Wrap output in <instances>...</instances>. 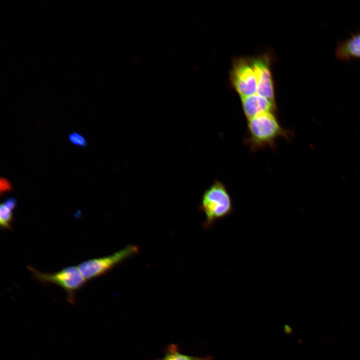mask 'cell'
Returning a JSON list of instances; mask_svg holds the SVG:
<instances>
[{
    "label": "cell",
    "instance_id": "cell-10",
    "mask_svg": "<svg viewBox=\"0 0 360 360\" xmlns=\"http://www.w3.org/2000/svg\"><path fill=\"white\" fill-rule=\"evenodd\" d=\"M14 220L12 210L3 203L0 206V226L2 229L11 230L12 223Z\"/></svg>",
    "mask_w": 360,
    "mask_h": 360
},
{
    "label": "cell",
    "instance_id": "cell-12",
    "mask_svg": "<svg viewBox=\"0 0 360 360\" xmlns=\"http://www.w3.org/2000/svg\"><path fill=\"white\" fill-rule=\"evenodd\" d=\"M14 187L11 182L5 178L1 177L0 179V194L2 196L5 192H12Z\"/></svg>",
    "mask_w": 360,
    "mask_h": 360
},
{
    "label": "cell",
    "instance_id": "cell-8",
    "mask_svg": "<svg viewBox=\"0 0 360 360\" xmlns=\"http://www.w3.org/2000/svg\"><path fill=\"white\" fill-rule=\"evenodd\" d=\"M336 57L346 60L352 58H360V32L353 34L336 46Z\"/></svg>",
    "mask_w": 360,
    "mask_h": 360
},
{
    "label": "cell",
    "instance_id": "cell-14",
    "mask_svg": "<svg viewBox=\"0 0 360 360\" xmlns=\"http://www.w3.org/2000/svg\"></svg>",
    "mask_w": 360,
    "mask_h": 360
},
{
    "label": "cell",
    "instance_id": "cell-5",
    "mask_svg": "<svg viewBox=\"0 0 360 360\" xmlns=\"http://www.w3.org/2000/svg\"><path fill=\"white\" fill-rule=\"evenodd\" d=\"M232 81L241 98L257 93V77L251 61L240 60L234 65Z\"/></svg>",
    "mask_w": 360,
    "mask_h": 360
},
{
    "label": "cell",
    "instance_id": "cell-9",
    "mask_svg": "<svg viewBox=\"0 0 360 360\" xmlns=\"http://www.w3.org/2000/svg\"><path fill=\"white\" fill-rule=\"evenodd\" d=\"M154 360H213V357H200L186 354L180 352L177 344H170L164 348V355L162 358Z\"/></svg>",
    "mask_w": 360,
    "mask_h": 360
},
{
    "label": "cell",
    "instance_id": "cell-7",
    "mask_svg": "<svg viewBox=\"0 0 360 360\" xmlns=\"http://www.w3.org/2000/svg\"><path fill=\"white\" fill-rule=\"evenodd\" d=\"M242 104L244 114L248 118L265 112H273L274 102L258 94L242 98Z\"/></svg>",
    "mask_w": 360,
    "mask_h": 360
},
{
    "label": "cell",
    "instance_id": "cell-13",
    "mask_svg": "<svg viewBox=\"0 0 360 360\" xmlns=\"http://www.w3.org/2000/svg\"><path fill=\"white\" fill-rule=\"evenodd\" d=\"M2 203L13 210L16 207L18 201L14 197H9L6 199Z\"/></svg>",
    "mask_w": 360,
    "mask_h": 360
},
{
    "label": "cell",
    "instance_id": "cell-2",
    "mask_svg": "<svg viewBox=\"0 0 360 360\" xmlns=\"http://www.w3.org/2000/svg\"><path fill=\"white\" fill-rule=\"evenodd\" d=\"M200 208L206 216V228L231 214L234 210L232 199L225 184L215 180L204 191Z\"/></svg>",
    "mask_w": 360,
    "mask_h": 360
},
{
    "label": "cell",
    "instance_id": "cell-3",
    "mask_svg": "<svg viewBox=\"0 0 360 360\" xmlns=\"http://www.w3.org/2000/svg\"><path fill=\"white\" fill-rule=\"evenodd\" d=\"M33 278L42 284L58 285L66 292V300L74 304L76 293L84 286L86 280L77 266H70L52 273L43 272L31 266H27Z\"/></svg>",
    "mask_w": 360,
    "mask_h": 360
},
{
    "label": "cell",
    "instance_id": "cell-1",
    "mask_svg": "<svg viewBox=\"0 0 360 360\" xmlns=\"http://www.w3.org/2000/svg\"><path fill=\"white\" fill-rule=\"evenodd\" d=\"M292 135V132L282 126L272 112H263L248 120L246 141L252 150L272 147L278 138L288 139Z\"/></svg>",
    "mask_w": 360,
    "mask_h": 360
},
{
    "label": "cell",
    "instance_id": "cell-6",
    "mask_svg": "<svg viewBox=\"0 0 360 360\" xmlns=\"http://www.w3.org/2000/svg\"><path fill=\"white\" fill-rule=\"evenodd\" d=\"M251 62L257 77V94L274 102L273 83L268 60L258 58Z\"/></svg>",
    "mask_w": 360,
    "mask_h": 360
},
{
    "label": "cell",
    "instance_id": "cell-11",
    "mask_svg": "<svg viewBox=\"0 0 360 360\" xmlns=\"http://www.w3.org/2000/svg\"><path fill=\"white\" fill-rule=\"evenodd\" d=\"M68 139L70 142L73 145L86 148L88 146V142L85 137L76 132H72L68 136Z\"/></svg>",
    "mask_w": 360,
    "mask_h": 360
},
{
    "label": "cell",
    "instance_id": "cell-4",
    "mask_svg": "<svg viewBox=\"0 0 360 360\" xmlns=\"http://www.w3.org/2000/svg\"><path fill=\"white\" fill-rule=\"evenodd\" d=\"M138 252L136 246L129 245L112 254L83 262L77 266L86 282L106 274Z\"/></svg>",
    "mask_w": 360,
    "mask_h": 360
}]
</instances>
